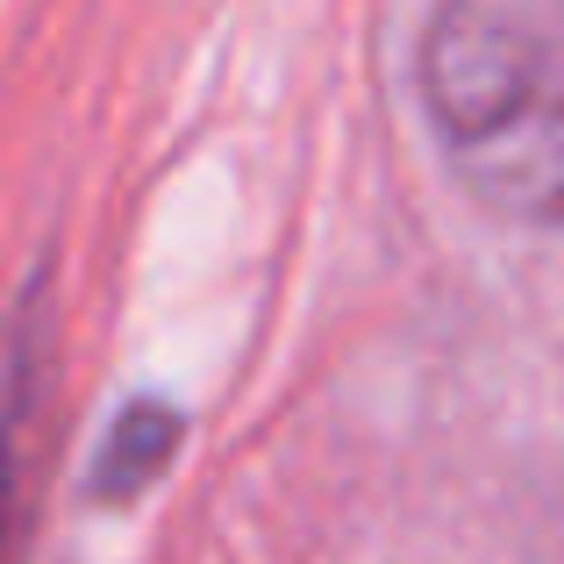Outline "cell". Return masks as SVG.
<instances>
[{
	"label": "cell",
	"mask_w": 564,
	"mask_h": 564,
	"mask_svg": "<svg viewBox=\"0 0 564 564\" xmlns=\"http://www.w3.org/2000/svg\"><path fill=\"white\" fill-rule=\"evenodd\" d=\"M429 100L486 200H564V51L529 0H451L429 36Z\"/></svg>",
	"instance_id": "6da1fadb"
}]
</instances>
